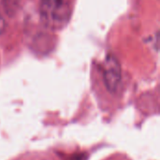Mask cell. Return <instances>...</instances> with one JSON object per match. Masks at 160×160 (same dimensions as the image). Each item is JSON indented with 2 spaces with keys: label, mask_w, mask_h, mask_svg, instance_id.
Segmentation results:
<instances>
[{
  "label": "cell",
  "mask_w": 160,
  "mask_h": 160,
  "mask_svg": "<svg viewBox=\"0 0 160 160\" xmlns=\"http://www.w3.org/2000/svg\"><path fill=\"white\" fill-rule=\"evenodd\" d=\"M6 25H7V23H6L5 17L3 16L2 10H1V8H0V35L5 31V29H6Z\"/></svg>",
  "instance_id": "3957f363"
},
{
  "label": "cell",
  "mask_w": 160,
  "mask_h": 160,
  "mask_svg": "<svg viewBox=\"0 0 160 160\" xmlns=\"http://www.w3.org/2000/svg\"><path fill=\"white\" fill-rule=\"evenodd\" d=\"M39 12L43 24L50 29L59 30L67 25L71 15L70 0H40Z\"/></svg>",
  "instance_id": "6da1fadb"
},
{
  "label": "cell",
  "mask_w": 160,
  "mask_h": 160,
  "mask_svg": "<svg viewBox=\"0 0 160 160\" xmlns=\"http://www.w3.org/2000/svg\"><path fill=\"white\" fill-rule=\"evenodd\" d=\"M103 79L106 88L111 91L114 92L121 82V67L118 60L112 55H108L103 61L102 65Z\"/></svg>",
  "instance_id": "7a4b0ae2"
}]
</instances>
